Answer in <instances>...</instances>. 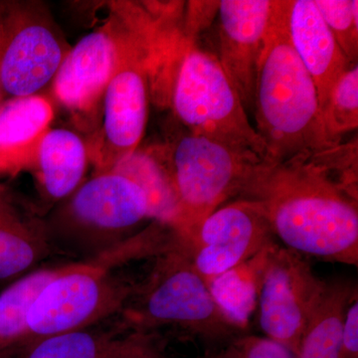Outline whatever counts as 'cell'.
<instances>
[{
	"label": "cell",
	"mask_w": 358,
	"mask_h": 358,
	"mask_svg": "<svg viewBox=\"0 0 358 358\" xmlns=\"http://www.w3.org/2000/svg\"><path fill=\"white\" fill-rule=\"evenodd\" d=\"M237 199L258 202L273 234L301 256L358 265V194L338 182L312 152L263 162Z\"/></svg>",
	"instance_id": "6da1fadb"
},
{
	"label": "cell",
	"mask_w": 358,
	"mask_h": 358,
	"mask_svg": "<svg viewBox=\"0 0 358 358\" xmlns=\"http://www.w3.org/2000/svg\"><path fill=\"white\" fill-rule=\"evenodd\" d=\"M171 232L152 221L133 237L90 260L67 263L33 303L20 350L57 334L96 326L119 315L140 282L117 271L134 260L155 258L169 250Z\"/></svg>",
	"instance_id": "7a4b0ae2"
},
{
	"label": "cell",
	"mask_w": 358,
	"mask_h": 358,
	"mask_svg": "<svg viewBox=\"0 0 358 358\" xmlns=\"http://www.w3.org/2000/svg\"><path fill=\"white\" fill-rule=\"evenodd\" d=\"M253 110L268 164L334 147L322 128L315 85L289 41L285 0L259 60Z\"/></svg>",
	"instance_id": "3957f363"
},
{
	"label": "cell",
	"mask_w": 358,
	"mask_h": 358,
	"mask_svg": "<svg viewBox=\"0 0 358 358\" xmlns=\"http://www.w3.org/2000/svg\"><path fill=\"white\" fill-rule=\"evenodd\" d=\"M155 260L152 272L117 315L124 329L147 334L176 329L199 341L206 352L247 333L243 322L221 306L210 285L193 267L179 238Z\"/></svg>",
	"instance_id": "277c9868"
},
{
	"label": "cell",
	"mask_w": 358,
	"mask_h": 358,
	"mask_svg": "<svg viewBox=\"0 0 358 358\" xmlns=\"http://www.w3.org/2000/svg\"><path fill=\"white\" fill-rule=\"evenodd\" d=\"M150 219L145 192L115 173H94L45 219L54 251L90 260L133 237Z\"/></svg>",
	"instance_id": "5b68a950"
},
{
	"label": "cell",
	"mask_w": 358,
	"mask_h": 358,
	"mask_svg": "<svg viewBox=\"0 0 358 358\" xmlns=\"http://www.w3.org/2000/svg\"><path fill=\"white\" fill-rule=\"evenodd\" d=\"M164 150L179 202L176 233L180 240L225 202L237 199L265 162L250 150L190 131Z\"/></svg>",
	"instance_id": "8992f818"
},
{
	"label": "cell",
	"mask_w": 358,
	"mask_h": 358,
	"mask_svg": "<svg viewBox=\"0 0 358 358\" xmlns=\"http://www.w3.org/2000/svg\"><path fill=\"white\" fill-rule=\"evenodd\" d=\"M169 93L174 114L188 131L266 159L262 138L252 127L241 99L215 55L195 43L186 45Z\"/></svg>",
	"instance_id": "52a82bcc"
},
{
	"label": "cell",
	"mask_w": 358,
	"mask_h": 358,
	"mask_svg": "<svg viewBox=\"0 0 358 358\" xmlns=\"http://www.w3.org/2000/svg\"><path fill=\"white\" fill-rule=\"evenodd\" d=\"M71 47L42 2H0V87L6 100L38 95L52 84Z\"/></svg>",
	"instance_id": "ba28073f"
},
{
	"label": "cell",
	"mask_w": 358,
	"mask_h": 358,
	"mask_svg": "<svg viewBox=\"0 0 358 358\" xmlns=\"http://www.w3.org/2000/svg\"><path fill=\"white\" fill-rule=\"evenodd\" d=\"M256 275L258 326L296 357L326 281L303 256L275 242L258 256Z\"/></svg>",
	"instance_id": "9c48e42d"
},
{
	"label": "cell",
	"mask_w": 358,
	"mask_h": 358,
	"mask_svg": "<svg viewBox=\"0 0 358 358\" xmlns=\"http://www.w3.org/2000/svg\"><path fill=\"white\" fill-rule=\"evenodd\" d=\"M140 47H145L141 40L115 15L71 47L52 82V93L80 128L95 133L108 85Z\"/></svg>",
	"instance_id": "30bf717a"
},
{
	"label": "cell",
	"mask_w": 358,
	"mask_h": 358,
	"mask_svg": "<svg viewBox=\"0 0 358 358\" xmlns=\"http://www.w3.org/2000/svg\"><path fill=\"white\" fill-rule=\"evenodd\" d=\"M150 83V58L140 47L110 80L103 98L102 122L86 141L94 173L112 171L140 147L147 128Z\"/></svg>",
	"instance_id": "8fae6325"
},
{
	"label": "cell",
	"mask_w": 358,
	"mask_h": 358,
	"mask_svg": "<svg viewBox=\"0 0 358 358\" xmlns=\"http://www.w3.org/2000/svg\"><path fill=\"white\" fill-rule=\"evenodd\" d=\"M274 238L263 207L254 200L236 199L209 214L180 241L193 267L211 287L254 260L274 243Z\"/></svg>",
	"instance_id": "7c38bea8"
},
{
	"label": "cell",
	"mask_w": 358,
	"mask_h": 358,
	"mask_svg": "<svg viewBox=\"0 0 358 358\" xmlns=\"http://www.w3.org/2000/svg\"><path fill=\"white\" fill-rule=\"evenodd\" d=\"M279 0L219 1V56L245 110H254L257 72Z\"/></svg>",
	"instance_id": "4fadbf2b"
},
{
	"label": "cell",
	"mask_w": 358,
	"mask_h": 358,
	"mask_svg": "<svg viewBox=\"0 0 358 358\" xmlns=\"http://www.w3.org/2000/svg\"><path fill=\"white\" fill-rule=\"evenodd\" d=\"M285 13L289 41L313 80L322 110L338 78L353 64L339 48L313 0H285Z\"/></svg>",
	"instance_id": "5bb4252c"
},
{
	"label": "cell",
	"mask_w": 358,
	"mask_h": 358,
	"mask_svg": "<svg viewBox=\"0 0 358 358\" xmlns=\"http://www.w3.org/2000/svg\"><path fill=\"white\" fill-rule=\"evenodd\" d=\"M95 327V326H94ZM88 329L57 334L35 343L21 358H160L164 357L157 334L124 329Z\"/></svg>",
	"instance_id": "9a60e30c"
},
{
	"label": "cell",
	"mask_w": 358,
	"mask_h": 358,
	"mask_svg": "<svg viewBox=\"0 0 358 358\" xmlns=\"http://www.w3.org/2000/svg\"><path fill=\"white\" fill-rule=\"evenodd\" d=\"M54 117L51 101L42 94L6 99L0 105V178L33 169Z\"/></svg>",
	"instance_id": "2e32d148"
},
{
	"label": "cell",
	"mask_w": 358,
	"mask_h": 358,
	"mask_svg": "<svg viewBox=\"0 0 358 358\" xmlns=\"http://www.w3.org/2000/svg\"><path fill=\"white\" fill-rule=\"evenodd\" d=\"M53 252L45 219L0 189V282L28 274Z\"/></svg>",
	"instance_id": "e0dca14e"
},
{
	"label": "cell",
	"mask_w": 358,
	"mask_h": 358,
	"mask_svg": "<svg viewBox=\"0 0 358 358\" xmlns=\"http://www.w3.org/2000/svg\"><path fill=\"white\" fill-rule=\"evenodd\" d=\"M89 164L88 145L81 134L51 128L40 143L32 169L45 199L57 205L84 182Z\"/></svg>",
	"instance_id": "ac0fdd59"
},
{
	"label": "cell",
	"mask_w": 358,
	"mask_h": 358,
	"mask_svg": "<svg viewBox=\"0 0 358 358\" xmlns=\"http://www.w3.org/2000/svg\"><path fill=\"white\" fill-rule=\"evenodd\" d=\"M110 171L122 174L140 186L150 205V220L164 224L176 232L179 202L164 147L138 148Z\"/></svg>",
	"instance_id": "d6986e66"
},
{
	"label": "cell",
	"mask_w": 358,
	"mask_h": 358,
	"mask_svg": "<svg viewBox=\"0 0 358 358\" xmlns=\"http://www.w3.org/2000/svg\"><path fill=\"white\" fill-rule=\"evenodd\" d=\"M355 296L357 286L350 280L334 278L326 281L296 358H341L346 310Z\"/></svg>",
	"instance_id": "ffe728a7"
},
{
	"label": "cell",
	"mask_w": 358,
	"mask_h": 358,
	"mask_svg": "<svg viewBox=\"0 0 358 358\" xmlns=\"http://www.w3.org/2000/svg\"><path fill=\"white\" fill-rule=\"evenodd\" d=\"M64 265L35 268L0 293V357L20 350L33 303Z\"/></svg>",
	"instance_id": "44dd1931"
},
{
	"label": "cell",
	"mask_w": 358,
	"mask_h": 358,
	"mask_svg": "<svg viewBox=\"0 0 358 358\" xmlns=\"http://www.w3.org/2000/svg\"><path fill=\"white\" fill-rule=\"evenodd\" d=\"M322 128L331 145L358 127V66L348 68L336 82L320 110Z\"/></svg>",
	"instance_id": "7402d4cb"
},
{
	"label": "cell",
	"mask_w": 358,
	"mask_h": 358,
	"mask_svg": "<svg viewBox=\"0 0 358 358\" xmlns=\"http://www.w3.org/2000/svg\"><path fill=\"white\" fill-rule=\"evenodd\" d=\"M339 48L352 64L358 56L357 0H313Z\"/></svg>",
	"instance_id": "603a6c76"
},
{
	"label": "cell",
	"mask_w": 358,
	"mask_h": 358,
	"mask_svg": "<svg viewBox=\"0 0 358 358\" xmlns=\"http://www.w3.org/2000/svg\"><path fill=\"white\" fill-rule=\"evenodd\" d=\"M201 358H296L284 345L266 336L245 333Z\"/></svg>",
	"instance_id": "cb8c5ba5"
},
{
	"label": "cell",
	"mask_w": 358,
	"mask_h": 358,
	"mask_svg": "<svg viewBox=\"0 0 358 358\" xmlns=\"http://www.w3.org/2000/svg\"><path fill=\"white\" fill-rule=\"evenodd\" d=\"M185 39L186 43H194V37L204 29L218 13L219 1H189L186 4Z\"/></svg>",
	"instance_id": "d4e9b609"
},
{
	"label": "cell",
	"mask_w": 358,
	"mask_h": 358,
	"mask_svg": "<svg viewBox=\"0 0 358 358\" xmlns=\"http://www.w3.org/2000/svg\"><path fill=\"white\" fill-rule=\"evenodd\" d=\"M341 358H358V298L355 296L346 310L343 322Z\"/></svg>",
	"instance_id": "484cf974"
},
{
	"label": "cell",
	"mask_w": 358,
	"mask_h": 358,
	"mask_svg": "<svg viewBox=\"0 0 358 358\" xmlns=\"http://www.w3.org/2000/svg\"><path fill=\"white\" fill-rule=\"evenodd\" d=\"M6 101V98H4L3 93H2L1 87H0V105Z\"/></svg>",
	"instance_id": "4316f807"
},
{
	"label": "cell",
	"mask_w": 358,
	"mask_h": 358,
	"mask_svg": "<svg viewBox=\"0 0 358 358\" xmlns=\"http://www.w3.org/2000/svg\"><path fill=\"white\" fill-rule=\"evenodd\" d=\"M160 358H166V355H164V357H160Z\"/></svg>",
	"instance_id": "83f0119b"
}]
</instances>
